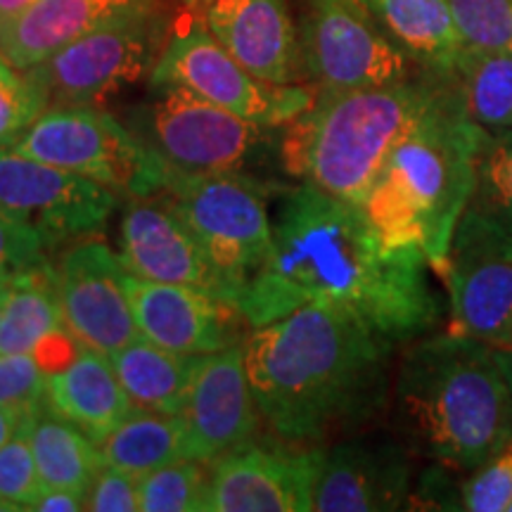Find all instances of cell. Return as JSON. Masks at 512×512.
<instances>
[{
  "label": "cell",
  "mask_w": 512,
  "mask_h": 512,
  "mask_svg": "<svg viewBox=\"0 0 512 512\" xmlns=\"http://www.w3.org/2000/svg\"><path fill=\"white\" fill-rule=\"evenodd\" d=\"M271 228L273 252L235 304L252 330L306 304L354 313L394 347L439 325L427 256L415 245H387L361 204L309 183L273 188Z\"/></svg>",
  "instance_id": "1"
},
{
  "label": "cell",
  "mask_w": 512,
  "mask_h": 512,
  "mask_svg": "<svg viewBox=\"0 0 512 512\" xmlns=\"http://www.w3.org/2000/svg\"><path fill=\"white\" fill-rule=\"evenodd\" d=\"M392 351L361 318L328 304L254 328L245 363L261 420L297 446L363 432L389 408Z\"/></svg>",
  "instance_id": "2"
},
{
  "label": "cell",
  "mask_w": 512,
  "mask_h": 512,
  "mask_svg": "<svg viewBox=\"0 0 512 512\" xmlns=\"http://www.w3.org/2000/svg\"><path fill=\"white\" fill-rule=\"evenodd\" d=\"M389 411L415 456L467 475L512 441V389L498 351L458 332L411 342L396 368Z\"/></svg>",
  "instance_id": "3"
},
{
  "label": "cell",
  "mask_w": 512,
  "mask_h": 512,
  "mask_svg": "<svg viewBox=\"0 0 512 512\" xmlns=\"http://www.w3.org/2000/svg\"><path fill=\"white\" fill-rule=\"evenodd\" d=\"M486 136L489 131L467 117L453 81L446 79L384 162L363 204L387 245L420 247L444 275L453 235L475 190Z\"/></svg>",
  "instance_id": "4"
},
{
  "label": "cell",
  "mask_w": 512,
  "mask_h": 512,
  "mask_svg": "<svg viewBox=\"0 0 512 512\" xmlns=\"http://www.w3.org/2000/svg\"><path fill=\"white\" fill-rule=\"evenodd\" d=\"M444 81L434 76L356 91H318L309 110L283 126L280 164L299 183L363 207L384 162Z\"/></svg>",
  "instance_id": "5"
},
{
  "label": "cell",
  "mask_w": 512,
  "mask_h": 512,
  "mask_svg": "<svg viewBox=\"0 0 512 512\" xmlns=\"http://www.w3.org/2000/svg\"><path fill=\"white\" fill-rule=\"evenodd\" d=\"M271 192L249 174H192L155 157L145 195H159L195 233L216 297L238 304L273 252Z\"/></svg>",
  "instance_id": "6"
},
{
  "label": "cell",
  "mask_w": 512,
  "mask_h": 512,
  "mask_svg": "<svg viewBox=\"0 0 512 512\" xmlns=\"http://www.w3.org/2000/svg\"><path fill=\"white\" fill-rule=\"evenodd\" d=\"M136 136L164 164L192 174H247L273 143V126L256 124L183 86H150Z\"/></svg>",
  "instance_id": "7"
},
{
  "label": "cell",
  "mask_w": 512,
  "mask_h": 512,
  "mask_svg": "<svg viewBox=\"0 0 512 512\" xmlns=\"http://www.w3.org/2000/svg\"><path fill=\"white\" fill-rule=\"evenodd\" d=\"M164 50L159 10L119 17L27 69L50 107H98L152 74Z\"/></svg>",
  "instance_id": "8"
},
{
  "label": "cell",
  "mask_w": 512,
  "mask_h": 512,
  "mask_svg": "<svg viewBox=\"0 0 512 512\" xmlns=\"http://www.w3.org/2000/svg\"><path fill=\"white\" fill-rule=\"evenodd\" d=\"M150 86H183L223 110L266 126H287L309 110L318 93L304 86H275L249 74L211 36L207 24H185L166 41Z\"/></svg>",
  "instance_id": "9"
},
{
  "label": "cell",
  "mask_w": 512,
  "mask_h": 512,
  "mask_svg": "<svg viewBox=\"0 0 512 512\" xmlns=\"http://www.w3.org/2000/svg\"><path fill=\"white\" fill-rule=\"evenodd\" d=\"M10 147L126 197L145 195L155 164L143 140L100 107H50Z\"/></svg>",
  "instance_id": "10"
},
{
  "label": "cell",
  "mask_w": 512,
  "mask_h": 512,
  "mask_svg": "<svg viewBox=\"0 0 512 512\" xmlns=\"http://www.w3.org/2000/svg\"><path fill=\"white\" fill-rule=\"evenodd\" d=\"M299 48L320 91L392 86L411 76V57L361 0H309Z\"/></svg>",
  "instance_id": "11"
},
{
  "label": "cell",
  "mask_w": 512,
  "mask_h": 512,
  "mask_svg": "<svg viewBox=\"0 0 512 512\" xmlns=\"http://www.w3.org/2000/svg\"><path fill=\"white\" fill-rule=\"evenodd\" d=\"M119 197L93 178L0 145V211L38 230L50 249L100 233Z\"/></svg>",
  "instance_id": "12"
},
{
  "label": "cell",
  "mask_w": 512,
  "mask_h": 512,
  "mask_svg": "<svg viewBox=\"0 0 512 512\" xmlns=\"http://www.w3.org/2000/svg\"><path fill=\"white\" fill-rule=\"evenodd\" d=\"M64 323L83 347L112 356L136 342L140 328L119 254L100 240H76L55 261Z\"/></svg>",
  "instance_id": "13"
},
{
  "label": "cell",
  "mask_w": 512,
  "mask_h": 512,
  "mask_svg": "<svg viewBox=\"0 0 512 512\" xmlns=\"http://www.w3.org/2000/svg\"><path fill=\"white\" fill-rule=\"evenodd\" d=\"M323 446L252 444L209 463L207 512H309Z\"/></svg>",
  "instance_id": "14"
},
{
  "label": "cell",
  "mask_w": 512,
  "mask_h": 512,
  "mask_svg": "<svg viewBox=\"0 0 512 512\" xmlns=\"http://www.w3.org/2000/svg\"><path fill=\"white\" fill-rule=\"evenodd\" d=\"M415 453L392 432H356L323 446L313 489L318 512H387L411 501Z\"/></svg>",
  "instance_id": "15"
},
{
  "label": "cell",
  "mask_w": 512,
  "mask_h": 512,
  "mask_svg": "<svg viewBox=\"0 0 512 512\" xmlns=\"http://www.w3.org/2000/svg\"><path fill=\"white\" fill-rule=\"evenodd\" d=\"M181 418L188 458L202 465L252 444L264 420L249 384L245 342L197 358Z\"/></svg>",
  "instance_id": "16"
},
{
  "label": "cell",
  "mask_w": 512,
  "mask_h": 512,
  "mask_svg": "<svg viewBox=\"0 0 512 512\" xmlns=\"http://www.w3.org/2000/svg\"><path fill=\"white\" fill-rule=\"evenodd\" d=\"M140 335L185 356H204L240 344L242 313L207 290L152 283L128 273Z\"/></svg>",
  "instance_id": "17"
},
{
  "label": "cell",
  "mask_w": 512,
  "mask_h": 512,
  "mask_svg": "<svg viewBox=\"0 0 512 512\" xmlns=\"http://www.w3.org/2000/svg\"><path fill=\"white\" fill-rule=\"evenodd\" d=\"M117 245L121 264L140 280L190 285L216 294L207 254L164 197H128Z\"/></svg>",
  "instance_id": "18"
},
{
  "label": "cell",
  "mask_w": 512,
  "mask_h": 512,
  "mask_svg": "<svg viewBox=\"0 0 512 512\" xmlns=\"http://www.w3.org/2000/svg\"><path fill=\"white\" fill-rule=\"evenodd\" d=\"M204 24L256 79L290 86L302 76V48L287 0H211Z\"/></svg>",
  "instance_id": "19"
},
{
  "label": "cell",
  "mask_w": 512,
  "mask_h": 512,
  "mask_svg": "<svg viewBox=\"0 0 512 512\" xmlns=\"http://www.w3.org/2000/svg\"><path fill=\"white\" fill-rule=\"evenodd\" d=\"M441 278L451 299V332L482 339L494 349L508 347L512 342V252H451Z\"/></svg>",
  "instance_id": "20"
},
{
  "label": "cell",
  "mask_w": 512,
  "mask_h": 512,
  "mask_svg": "<svg viewBox=\"0 0 512 512\" xmlns=\"http://www.w3.org/2000/svg\"><path fill=\"white\" fill-rule=\"evenodd\" d=\"M155 8L157 0H36L0 24V53L27 72L76 38L119 17Z\"/></svg>",
  "instance_id": "21"
},
{
  "label": "cell",
  "mask_w": 512,
  "mask_h": 512,
  "mask_svg": "<svg viewBox=\"0 0 512 512\" xmlns=\"http://www.w3.org/2000/svg\"><path fill=\"white\" fill-rule=\"evenodd\" d=\"M46 408L100 444L126 415L133 413L136 403L121 387L110 356L81 347L79 356L67 368L48 375Z\"/></svg>",
  "instance_id": "22"
},
{
  "label": "cell",
  "mask_w": 512,
  "mask_h": 512,
  "mask_svg": "<svg viewBox=\"0 0 512 512\" xmlns=\"http://www.w3.org/2000/svg\"><path fill=\"white\" fill-rule=\"evenodd\" d=\"M508 249L512 252V128L486 136L477 183L460 216L451 252Z\"/></svg>",
  "instance_id": "23"
},
{
  "label": "cell",
  "mask_w": 512,
  "mask_h": 512,
  "mask_svg": "<svg viewBox=\"0 0 512 512\" xmlns=\"http://www.w3.org/2000/svg\"><path fill=\"white\" fill-rule=\"evenodd\" d=\"M380 27L432 76L451 79L463 53L456 19L446 0H361Z\"/></svg>",
  "instance_id": "24"
},
{
  "label": "cell",
  "mask_w": 512,
  "mask_h": 512,
  "mask_svg": "<svg viewBox=\"0 0 512 512\" xmlns=\"http://www.w3.org/2000/svg\"><path fill=\"white\" fill-rule=\"evenodd\" d=\"M197 358L200 356L176 354L140 337L112 354L110 363L136 408L181 415L188 401Z\"/></svg>",
  "instance_id": "25"
},
{
  "label": "cell",
  "mask_w": 512,
  "mask_h": 512,
  "mask_svg": "<svg viewBox=\"0 0 512 512\" xmlns=\"http://www.w3.org/2000/svg\"><path fill=\"white\" fill-rule=\"evenodd\" d=\"M29 437L43 489H69L86 496L105 467L100 446L48 408L29 415Z\"/></svg>",
  "instance_id": "26"
},
{
  "label": "cell",
  "mask_w": 512,
  "mask_h": 512,
  "mask_svg": "<svg viewBox=\"0 0 512 512\" xmlns=\"http://www.w3.org/2000/svg\"><path fill=\"white\" fill-rule=\"evenodd\" d=\"M98 446L105 465L136 477L188 458L181 415H164L145 408H133V413L126 415Z\"/></svg>",
  "instance_id": "27"
},
{
  "label": "cell",
  "mask_w": 512,
  "mask_h": 512,
  "mask_svg": "<svg viewBox=\"0 0 512 512\" xmlns=\"http://www.w3.org/2000/svg\"><path fill=\"white\" fill-rule=\"evenodd\" d=\"M67 328L55 287V264L29 268L12 278L0 318V354H31L50 332Z\"/></svg>",
  "instance_id": "28"
},
{
  "label": "cell",
  "mask_w": 512,
  "mask_h": 512,
  "mask_svg": "<svg viewBox=\"0 0 512 512\" xmlns=\"http://www.w3.org/2000/svg\"><path fill=\"white\" fill-rule=\"evenodd\" d=\"M451 81L467 117L484 131L512 128V48H463Z\"/></svg>",
  "instance_id": "29"
},
{
  "label": "cell",
  "mask_w": 512,
  "mask_h": 512,
  "mask_svg": "<svg viewBox=\"0 0 512 512\" xmlns=\"http://www.w3.org/2000/svg\"><path fill=\"white\" fill-rule=\"evenodd\" d=\"M138 494L143 512H207L209 472L181 458L138 477Z\"/></svg>",
  "instance_id": "30"
},
{
  "label": "cell",
  "mask_w": 512,
  "mask_h": 512,
  "mask_svg": "<svg viewBox=\"0 0 512 512\" xmlns=\"http://www.w3.org/2000/svg\"><path fill=\"white\" fill-rule=\"evenodd\" d=\"M467 50L512 46V0H446Z\"/></svg>",
  "instance_id": "31"
},
{
  "label": "cell",
  "mask_w": 512,
  "mask_h": 512,
  "mask_svg": "<svg viewBox=\"0 0 512 512\" xmlns=\"http://www.w3.org/2000/svg\"><path fill=\"white\" fill-rule=\"evenodd\" d=\"M46 110L41 88L0 53V145L10 147Z\"/></svg>",
  "instance_id": "32"
},
{
  "label": "cell",
  "mask_w": 512,
  "mask_h": 512,
  "mask_svg": "<svg viewBox=\"0 0 512 512\" xmlns=\"http://www.w3.org/2000/svg\"><path fill=\"white\" fill-rule=\"evenodd\" d=\"M43 484L29 437V415L22 420L15 437L0 446V496L29 510Z\"/></svg>",
  "instance_id": "33"
},
{
  "label": "cell",
  "mask_w": 512,
  "mask_h": 512,
  "mask_svg": "<svg viewBox=\"0 0 512 512\" xmlns=\"http://www.w3.org/2000/svg\"><path fill=\"white\" fill-rule=\"evenodd\" d=\"M512 505V441L460 486V510L508 512Z\"/></svg>",
  "instance_id": "34"
},
{
  "label": "cell",
  "mask_w": 512,
  "mask_h": 512,
  "mask_svg": "<svg viewBox=\"0 0 512 512\" xmlns=\"http://www.w3.org/2000/svg\"><path fill=\"white\" fill-rule=\"evenodd\" d=\"M48 373L34 354H0V403L22 415L46 408Z\"/></svg>",
  "instance_id": "35"
},
{
  "label": "cell",
  "mask_w": 512,
  "mask_h": 512,
  "mask_svg": "<svg viewBox=\"0 0 512 512\" xmlns=\"http://www.w3.org/2000/svg\"><path fill=\"white\" fill-rule=\"evenodd\" d=\"M50 252L53 249L38 230L0 211V278H15L17 273L46 264Z\"/></svg>",
  "instance_id": "36"
},
{
  "label": "cell",
  "mask_w": 512,
  "mask_h": 512,
  "mask_svg": "<svg viewBox=\"0 0 512 512\" xmlns=\"http://www.w3.org/2000/svg\"><path fill=\"white\" fill-rule=\"evenodd\" d=\"M86 510L91 512H138V477L131 472L105 465L93 479L86 494Z\"/></svg>",
  "instance_id": "37"
},
{
  "label": "cell",
  "mask_w": 512,
  "mask_h": 512,
  "mask_svg": "<svg viewBox=\"0 0 512 512\" xmlns=\"http://www.w3.org/2000/svg\"><path fill=\"white\" fill-rule=\"evenodd\" d=\"M81 347L83 344L72 335V330L60 328L43 337L31 354H34L38 366L50 375V373H57V370L67 368L69 363L79 356Z\"/></svg>",
  "instance_id": "38"
},
{
  "label": "cell",
  "mask_w": 512,
  "mask_h": 512,
  "mask_svg": "<svg viewBox=\"0 0 512 512\" xmlns=\"http://www.w3.org/2000/svg\"><path fill=\"white\" fill-rule=\"evenodd\" d=\"M34 512H81L86 510V496L69 489H41L29 505Z\"/></svg>",
  "instance_id": "39"
},
{
  "label": "cell",
  "mask_w": 512,
  "mask_h": 512,
  "mask_svg": "<svg viewBox=\"0 0 512 512\" xmlns=\"http://www.w3.org/2000/svg\"><path fill=\"white\" fill-rule=\"evenodd\" d=\"M24 418H27V415H22L19 411H15V408L3 406V403H0V446L15 437V432L19 430V425H22Z\"/></svg>",
  "instance_id": "40"
},
{
  "label": "cell",
  "mask_w": 512,
  "mask_h": 512,
  "mask_svg": "<svg viewBox=\"0 0 512 512\" xmlns=\"http://www.w3.org/2000/svg\"><path fill=\"white\" fill-rule=\"evenodd\" d=\"M34 3L36 0H0V24L8 22L12 17H17L19 12H24Z\"/></svg>",
  "instance_id": "41"
},
{
  "label": "cell",
  "mask_w": 512,
  "mask_h": 512,
  "mask_svg": "<svg viewBox=\"0 0 512 512\" xmlns=\"http://www.w3.org/2000/svg\"><path fill=\"white\" fill-rule=\"evenodd\" d=\"M496 351H498V361H501L503 373H505V377H508L510 389H512V342L508 344V347L496 349Z\"/></svg>",
  "instance_id": "42"
},
{
  "label": "cell",
  "mask_w": 512,
  "mask_h": 512,
  "mask_svg": "<svg viewBox=\"0 0 512 512\" xmlns=\"http://www.w3.org/2000/svg\"><path fill=\"white\" fill-rule=\"evenodd\" d=\"M10 285H12V278H0V318H3V311H5V302H8V294H10Z\"/></svg>",
  "instance_id": "43"
},
{
  "label": "cell",
  "mask_w": 512,
  "mask_h": 512,
  "mask_svg": "<svg viewBox=\"0 0 512 512\" xmlns=\"http://www.w3.org/2000/svg\"><path fill=\"white\" fill-rule=\"evenodd\" d=\"M22 510H24L22 505L12 503V501H8V498L0 496V512H22Z\"/></svg>",
  "instance_id": "44"
},
{
  "label": "cell",
  "mask_w": 512,
  "mask_h": 512,
  "mask_svg": "<svg viewBox=\"0 0 512 512\" xmlns=\"http://www.w3.org/2000/svg\"><path fill=\"white\" fill-rule=\"evenodd\" d=\"M185 3L192 5V8H197V5H207V3H211V0H185Z\"/></svg>",
  "instance_id": "45"
},
{
  "label": "cell",
  "mask_w": 512,
  "mask_h": 512,
  "mask_svg": "<svg viewBox=\"0 0 512 512\" xmlns=\"http://www.w3.org/2000/svg\"><path fill=\"white\" fill-rule=\"evenodd\" d=\"M508 512H512V505H510V510H508Z\"/></svg>",
  "instance_id": "46"
},
{
  "label": "cell",
  "mask_w": 512,
  "mask_h": 512,
  "mask_svg": "<svg viewBox=\"0 0 512 512\" xmlns=\"http://www.w3.org/2000/svg\"><path fill=\"white\" fill-rule=\"evenodd\" d=\"M510 48H512V46H510Z\"/></svg>",
  "instance_id": "47"
}]
</instances>
